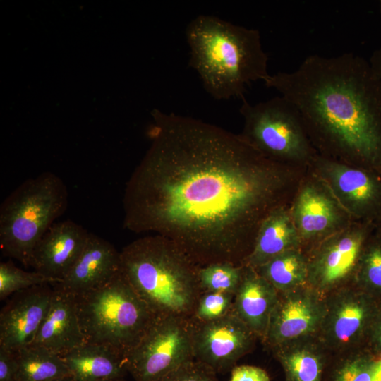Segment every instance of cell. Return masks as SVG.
Here are the masks:
<instances>
[{
  "mask_svg": "<svg viewBox=\"0 0 381 381\" xmlns=\"http://www.w3.org/2000/svg\"><path fill=\"white\" fill-rule=\"evenodd\" d=\"M149 134L126 184L123 227L169 239L198 267L243 265L261 223L280 207L285 165L189 116L158 113Z\"/></svg>",
  "mask_w": 381,
  "mask_h": 381,
  "instance_id": "cell-1",
  "label": "cell"
},
{
  "mask_svg": "<svg viewBox=\"0 0 381 381\" xmlns=\"http://www.w3.org/2000/svg\"><path fill=\"white\" fill-rule=\"evenodd\" d=\"M264 83L294 105L325 153L381 175V84L368 61L352 53L312 54Z\"/></svg>",
  "mask_w": 381,
  "mask_h": 381,
  "instance_id": "cell-2",
  "label": "cell"
},
{
  "mask_svg": "<svg viewBox=\"0 0 381 381\" xmlns=\"http://www.w3.org/2000/svg\"><path fill=\"white\" fill-rule=\"evenodd\" d=\"M186 37L189 66L215 99H242L247 85L270 76L268 56L257 29L201 14L189 23Z\"/></svg>",
  "mask_w": 381,
  "mask_h": 381,
  "instance_id": "cell-3",
  "label": "cell"
},
{
  "mask_svg": "<svg viewBox=\"0 0 381 381\" xmlns=\"http://www.w3.org/2000/svg\"><path fill=\"white\" fill-rule=\"evenodd\" d=\"M121 271L155 315L191 318L203 292L198 267L159 235L139 238L120 252Z\"/></svg>",
  "mask_w": 381,
  "mask_h": 381,
  "instance_id": "cell-4",
  "label": "cell"
},
{
  "mask_svg": "<svg viewBox=\"0 0 381 381\" xmlns=\"http://www.w3.org/2000/svg\"><path fill=\"white\" fill-rule=\"evenodd\" d=\"M67 205L66 186L55 174L43 172L23 181L0 206L2 253L30 267L36 245Z\"/></svg>",
  "mask_w": 381,
  "mask_h": 381,
  "instance_id": "cell-5",
  "label": "cell"
},
{
  "mask_svg": "<svg viewBox=\"0 0 381 381\" xmlns=\"http://www.w3.org/2000/svg\"><path fill=\"white\" fill-rule=\"evenodd\" d=\"M74 297L85 342L111 347L125 358L155 318L122 271L104 286Z\"/></svg>",
  "mask_w": 381,
  "mask_h": 381,
  "instance_id": "cell-6",
  "label": "cell"
},
{
  "mask_svg": "<svg viewBox=\"0 0 381 381\" xmlns=\"http://www.w3.org/2000/svg\"><path fill=\"white\" fill-rule=\"evenodd\" d=\"M239 111L244 121L241 138L267 158L284 164L303 162L313 150L302 118L283 96L251 104L245 98Z\"/></svg>",
  "mask_w": 381,
  "mask_h": 381,
  "instance_id": "cell-7",
  "label": "cell"
},
{
  "mask_svg": "<svg viewBox=\"0 0 381 381\" xmlns=\"http://www.w3.org/2000/svg\"><path fill=\"white\" fill-rule=\"evenodd\" d=\"M193 321L177 315L155 316L135 346L126 356V365L135 381H155L194 360Z\"/></svg>",
  "mask_w": 381,
  "mask_h": 381,
  "instance_id": "cell-8",
  "label": "cell"
},
{
  "mask_svg": "<svg viewBox=\"0 0 381 381\" xmlns=\"http://www.w3.org/2000/svg\"><path fill=\"white\" fill-rule=\"evenodd\" d=\"M381 302L355 286L325 296V313L318 339L339 354L364 349Z\"/></svg>",
  "mask_w": 381,
  "mask_h": 381,
  "instance_id": "cell-9",
  "label": "cell"
},
{
  "mask_svg": "<svg viewBox=\"0 0 381 381\" xmlns=\"http://www.w3.org/2000/svg\"><path fill=\"white\" fill-rule=\"evenodd\" d=\"M372 229L373 222H365L325 241L308 260L307 285L325 296L344 286L353 278Z\"/></svg>",
  "mask_w": 381,
  "mask_h": 381,
  "instance_id": "cell-10",
  "label": "cell"
},
{
  "mask_svg": "<svg viewBox=\"0 0 381 381\" xmlns=\"http://www.w3.org/2000/svg\"><path fill=\"white\" fill-rule=\"evenodd\" d=\"M193 321L194 358L217 374L231 370L253 350L258 339L232 311L216 320Z\"/></svg>",
  "mask_w": 381,
  "mask_h": 381,
  "instance_id": "cell-11",
  "label": "cell"
},
{
  "mask_svg": "<svg viewBox=\"0 0 381 381\" xmlns=\"http://www.w3.org/2000/svg\"><path fill=\"white\" fill-rule=\"evenodd\" d=\"M325 313V296L311 287L279 293L262 342L270 349L318 337Z\"/></svg>",
  "mask_w": 381,
  "mask_h": 381,
  "instance_id": "cell-12",
  "label": "cell"
},
{
  "mask_svg": "<svg viewBox=\"0 0 381 381\" xmlns=\"http://www.w3.org/2000/svg\"><path fill=\"white\" fill-rule=\"evenodd\" d=\"M332 188L355 215L366 222L381 218V175L370 169L348 165L325 157L315 159Z\"/></svg>",
  "mask_w": 381,
  "mask_h": 381,
  "instance_id": "cell-13",
  "label": "cell"
},
{
  "mask_svg": "<svg viewBox=\"0 0 381 381\" xmlns=\"http://www.w3.org/2000/svg\"><path fill=\"white\" fill-rule=\"evenodd\" d=\"M49 284L18 291L6 302L0 313V347L16 352L33 344L49 306Z\"/></svg>",
  "mask_w": 381,
  "mask_h": 381,
  "instance_id": "cell-14",
  "label": "cell"
},
{
  "mask_svg": "<svg viewBox=\"0 0 381 381\" xmlns=\"http://www.w3.org/2000/svg\"><path fill=\"white\" fill-rule=\"evenodd\" d=\"M89 234L83 226L70 219L54 223L36 245L30 267L61 282L81 253Z\"/></svg>",
  "mask_w": 381,
  "mask_h": 381,
  "instance_id": "cell-15",
  "label": "cell"
},
{
  "mask_svg": "<svg viewBox=\"0 0 381 381\" xmlns=\"http://www.w3.org/2000/svg\"><path fill=\"white\" fill-rule=\"evenodd\" d=\"M121 271L120 252L107 240L90 233L79 257L54 288L77 295L98 289Z\"/></svg>",
  "mask_w": 381,
  "mask_h": 381,
  "instance_id": "cell-16",
  "label": "cell"
},
{
  "mask_svg": "<svg viewBox=\"0 0 381 381\" xmlns=\"http://www.w3.org/2000/svg\"><path fill=\"white\" fill-rule=\"evenodd\" d=\"M53 289L48 310L32 345L61 356L85 340L80 327L74 295Z\"/></svg>",
  "mask_w": 381,
  "mask_h": 381,
  "instance_id": "cell-17",
  "label": "cell"
},
{
  "mask_svg": "<svg viewBox=\"0 0 381 381\" xmlns=\"http://www.w3.org/2000/svg\"><path fill=\"white\" fill-rule=\"evenodd\" d=\"M278 297L279 292L256 270L244 266L231 311L262 341Z\"/></svg>",
  "mask_w": 381,
  "mask_h": 381,
  "instance_id": "cell-18",
  "label": "cell"
},
{
  "mask_svg": "<svg viewBox=\"0 0 381 381\" xmlns=\"http://www.w3.org/2000/svg\"><path fill=\"white\" fill-rule=\"evenodd\" d=\"M75 381H103L123 377L126 358L111 347L85 342L61 356Z\"/></svg>",
  "mask_w": 381,
  "mask_h": 381,
  "instance_id": "cell-19",
  "label": "cell"
},
{
  "mask_svg": "<svg viewBox=\"0 0 381 381\" xmlns=\"http://www.w3.org/2000/svg\"><path fill=\"white\" fill-rule=\"evenodd\" d=\"M272 349L284 374V381H323L328 351L318 337L301 339Z\"/></svg>",
  "mask_w": 381,
  "mask_h": 381,
  "instance_id": "cell-20",
  "label": "cell"
},
{
  "mask_svg": "<svg viewBox=\"0 0 381 381\" xmlns=\"http://www.w3.org/2000/svg\"><path fill=\"white\" fill-rule=\"evenodd\" d=\"M299 240L291 215L281 206L278 207L261 223L252 251L243 266L256 269L274 256L297 248Z\"/></svg>",
  "mask_w": 381,
  "mask_h": 381,
  "instance_id": "cell-21",
  "label": "cell"
},
{
  "mask_svg": "<svg viewBox=\"0 0 381 381\" xmlns=\"http://www.w3.org/2000/svg\"><path fill=\"white\" fill-rule=\"evenodd\" d=\"M339 214L333 200L314 185L305 186L296 198L293 220L300 238H312L334 228Z\"/></svg>",
  "mask_w": 381,
  "mask_h": 381,
  "instance_id": "cell-22",
  "label": "cell"
},
{
  "mask_svg": "<svg viewBox=\"0 0 381 381\" xmlns=\"http://www.w3.org/2000/svg\"><path fill=\"white\" fill-rule=\"evenodd\" d=\"M255 270L279 293L308 286V260L298 248L286 250Z\"/></svg>",
  "mask_w": 381,
  "mask_h": 381,
  "instance_id": "cell-23",
  "label": "cell"
},
{
  "mask_svg": "<svg viewBox=\"0 0 381 381\" xmlns=\"http://www.w3.org/2000/svg\"><path fill=\"white\" fill-rule=\"evenodd\" d=\"M16 354V381H51L70 375L61 356L42 347L30 345Z\"/></svg>",
  "mask_w": 381,
  "mask_h": 381,
  "instance_id": "cell-24",
  "label": "cell"
},
{
  "mask_svg": "<svg viewBox=\"0 0 381 381\" xmlns=\"http://www.w3.org/2000/svg\"><path fill=\"white\" fill-rule=\"evenodd\" d=\"M380 358L365 349L339 354L329 359L323 381H372Z\"/></svg>",
  "mask_w": 381,
  "mask_h": 381,
  "instance_id": "cell-25",
  "label": "cell"
},
{
  "mask_svg": "<svg viewBox=\"0 0 381 381\" xmlns=\"http://www.w3.org/2000/svg\"><path fill=\"white\" fill-rule=\"evenodd\" d=\"M377 229L362 251L353 284L381 302V230Z\"/></svg>",
  "mask_w": 381,
  "mask_h": 381,
  "instance_id": "cell-26",
  "label": "cell"
},
{
  "mask_svg": "<svg viewBox=\"0 0 381 381\" xmlns=\"http://www.w3.org/2000/svg\"><path fill=\"white\" fill-rule=\"evenodd\" d=\"M244 266L227 262H217L198 269L202 291L236 294L241 283Z\"/></svg>",
  "mask_w": 381,
  "mask_h": 381,
  "instance_id": "cell-27",
  "label": "cell"
},
{
  "mask_svg": "<svg viewBox=\"0 0 381 381\" xmlns=\"http://www.w3.org/2000/svg\"><path fill=\"white\" fill-rule=\"evenodd\" d=\"M56 282L36 271L27 272L16 267L11 260L0 263V299L28 288Z\"/></svg>",
  "mask_w": 381,
  "mask_h": 381,
  "instance_id": "cell-28",
  "label": "cell"
},
{
  "mask_svg": "<svg viewBox=\"0 0 381 381\" xmlns=\"http://www.w3.org/2000/svg\"><path fill=\"white\" fill-rule=\"evenodd\" d=\"M234 298V294L229 293L203 291L191 318L198 322H206L222 318L231 312Z\"/></svg>",
  "mask_w": 381,
  "mask_h": 381,
  "instance_id": "cell-29",
  "label": "cell"
},
{
  "mask_svg": "<svg viewBox=\"0 0 381 381\" xmlns=\"http://www.w3.org/2000/svg\"><path fill=\"white\" fill-rule=\"evenodd\" d=\"M217 373L197 360L186 362L155 381H218Z\"/></svg>",
  "mask_w": 381,
  "mask_h": 381,
  "instance_id": "cell-30",
  "label": "cell"
},
{
  "mask_svg": "<svg viewBox=\"0 0 381 381\" xmlns=\"http://www.w3.org/2000/svg\"><path fill=\"white\" fill-rule=\"evenodd\" d=\"M229 381H271L265 370L250 365L234 366L231 370Z\"/></svg>",
  "mask_w": 381,
  "mask_h": 381,
  "instance_id": "cell-31",
  "label": "cell"
},
{
  "mask_svg": "<svg viewBox=\"0 0 381 381\" xmlns=\"http://www.w3.org/2000/svg\"><path fill=\"white\" fill-rule=\"evenodd\" d=\"M18 368L16 352L0 347V381H16Z\"/></svg>",
  "mask_w": 381,
  "mask_h": 381,
  "instance_id": "cell-32",
  "label": "cell"
},
{
  "mask_svg": "<svg viewBox=\"0 0 381 381\" xmlns=\"http://www.w3.org/2000/svg\"><path fill=\"white\" fill-rule=\"evenodd\" d=\"M364 349L375 355L381 356V304L371 326Z\"/></svg>",
  "mask_w": 381,
  "mask_h": 381,
  "instance_id": "cell-33",
  "label": "cell"
},
{
  "mask_svg": "<svg viewBox=\"0 0 381 381\" xmlns=\"http://www.w3.org/2000/svg\"><path fill=\"white\" fill-rule=\"evenodd\" d=\"M368 62L374 75L381 84V47L373 53Z\"/></svg>",
  "mask_w": 381,
  "mask_h": 381,
  "instance_id": "cell-34",
  "label": "cell"
},
{
  "mask_svg": "<svg viewBox=\"0 0 381 381\" xmlns=\"http://www.w3.org/2000/svg\"><path fill=\"white\" fill-rule=\"evenodd\" d=\"M372 381H381V358L377 371Z\"/></svg>",
  "mask_w": 381,
  "mask_h": 381,
  "instance_id": "cell-35",
  "label": "cell"
},
{
  "mask_svg": "<svg viewBox=\"0 0 381 381\" xmlns=\"http://www.w3.org/2000/svg\"><path fill=\"white\" fill-rule=\"evenodd\" d=\"M51 381H75V380L71 375H68V376L58 378L56 380H53Z\"/></svg>",
  "mask_w": 381,
  "mask_h": 381,
  "instance_id": "cell-36",
  "label": "cell"
},
{
  "mask_svg": "<svg viewBox=\"0 0 381 381\" xmlns=\"http://www.w3.org/2000/svg\"><path fill=\"white\" fill-rule=\"evenodd\" d=\"M103 381H126L123 377L121 378H115V379H111V380H107Z\"/></svg>",
  "mask_w": 381,
  "mask_h": 381,
  "instance_id": "cell-37",
  "label": "cell"
},
{
  "mask_svg": "<svg viewBox=\"0 0 381 381\" xmlns=\"http://www.w3.org/2000/svg\"><path fill=\"white\" fill-rule=\"evenodd\" d=\"M378 229H379L380 230H381V218H380V219L378 221Z\"/></svg>",
  "mask_w": 381,
  "mask_h": 381,
  "instance_id": "cell-38",
  "label": "cell"
},
{
  "mask_svg": "<svg viewBox=\"0 0 381 381\" xmlns=\"http://www.w3.org/2000/svg\"><path fill=\"white\" fill-rule=\"evenodd\" d=\"M380 13H381V1H380Z\"/></svg>",
  "mask_w": 381,
  "mask_h": 381,
  "instance_id": "cell-39",
  "label": "cell"
}]
</instances>
